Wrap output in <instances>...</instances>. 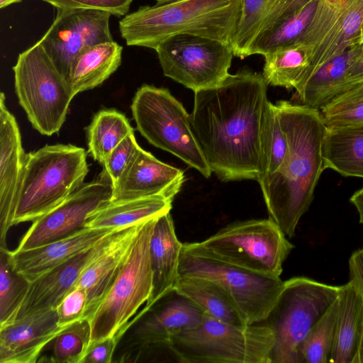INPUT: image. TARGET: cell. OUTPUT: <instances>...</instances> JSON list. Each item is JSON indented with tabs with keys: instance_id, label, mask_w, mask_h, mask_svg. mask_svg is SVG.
<instances>
[{
	"instance_id": "1",
	"label": "cell",
	"mask_w": 363,
	"mask_h": 363,
	"mask_svg": "<svg viewBox=\"0 0 363 363\" xmlns=\"http://www.w3.org/2000/svg\"><path fill=\"white\" fill-rule=\"evenodd\" d=\"M262 74L243 69L194 92L193 132L212 171L224 182L264 174L274 104Z\"/></svg>"
},
{
	"instance_id": "2",
	"label": "cell",
	"mask_w": 363,
	"mask_h": 363,
	"mask_svg": "<svg viewBox=\"0 0 363 363\" xmlns=\"http://www.w3.org/2000/svg\"><path fill=\"white\" fill-rule=\"evenodd\" d=\"M289 150L282 166L257 182L269 213L288 238L313 201L325 169L323 144L326 125L320 109L288 101L275 104Z\"/></svg>"
},
{
	"instance_id": "3",
	"label": "cell",
	"mask_w": 363,
	"mask_h": 363,
	"mask_svg": "<svg viewBox=\"0 0 363 363\" xmlns=\"http://www.w3.org/2000/svg\"><path fill=\"white\" fill-rule=\"evenodd\" d=\"M241 0H179L142 6L123 16L119 32L128 46L155 50L172 36L191 34L232 44Z\"/></svg>"
},
{
	"instance_id": "4",
	"label": "cell",
	"mask_w": 363,
	"mask_h": 363,
	"mask_svg": "<svg viewBox=\"0 0 363 363\" xmlns=\"http://www.w3.org/2000/svg\"><path fill=\"white\" fill-rule=\"evenodd\" d=\"M88 172L85 150L71 144L46 145L26 154L13 225L58 206L84 184Z\"/></svg>"
},
{
	"instance_id": "5",
	"label": "cell",
	"mask_w": 363,
	"mask_h": 363,
	"mask_svg": "<svg viewBox=\"0 0 363 363\" xmlns=\"http://www.w3.org/2000/svg\"><path fill=\"white\" fill-rule=\"evenodd\" d=\"M274 343L263 323L239 326L205 313L197 327L172 336L167 347L184 363H270Z\"/></svg>"
},
{
	"instance_id": "6",
	"label": "cell",
	"mask_w": 363,
	"mask_h": 363,
	"mask_svg": "<svg viewBox=\"0 0 363 363\" xmlns=\"http://www.w3.org/2000/svg\"><path fill=\"white\" fill-rule=\"evenodd\" d=\"M340 287L306 277L284 281L275 304L262 322L274 336L270 363H301L306 337L337 299Z\"/></svg>"
},
{
	"instance_id": "7",
	"label": "cell",
	"mask_w": 363,
	"mask_h": 363,
	"mask_svg": "<svg viewBox=\"0 0 363 363\" xmlns=\"http://www.w3.org/2000/svg\"><path fill=\"white\" fill-rule=\"evenodd\" d=\"M157 217L140 225L118 274L89 319L90 344L113 336L118 341L130 320L149 299L152 286L150 242Z\"/></svg>"
},
{
	"instance_id": "8",
	"label": "cell",
	"mask_w": 363,
	"mask_h": 363,
	"mask_svg": "<svg viewBox=\"0 0 363 363\" xmlns=\"http://www.w3.org/2000/svg\"><path fill=\"white\" fill-rule=\"evenodd\" d=\"M131 111L137 130L150 144L210 177L212 171L193 132L191 116L168 89L143 84Z\"/></svg>"
},
{
	"instance_id": "9",
	"label": "cell",
	"mask_w": 363,
	"mask_h": 363,
	"mask_svg": "<svg viewBox=\"0 0 363 363\" xmlns=\"http://www.w3.org/2000/svg\"><path fill=\"white\" fill-rule=\"evenodd\" d=\"M13 71L18 102L33 127L44 135L58 133L75 94L38 41L18 55Z\"/></svg>"
},
{
	"instance_id": "10",
	"label": "cell",
	"mask_w": 363,
	"mask_h": 363,
	"mask_svg": "<svg viewBox=\"0 0 363 363\" xmlns=\"http://www.w3.org/2000/svg\"><path fill=\"white\" fill-rule=\"evenodd\" d=\"M179 275L206 278L218 284L233 299L247 325L267 318L284 284L280 277L256 273L218 259L197 242L183 243Z\"/></svg>"
},
{
	"instance_id": "11",
	"label": "cell",
	"mask_w": 363,
	"mask_h": 363,
	"mask_svg": "<svg viewBox=\"0 0 363 363\" xmlns=\"http://www.w3.org/2000/svg\"><path fill=\"white\" fill-rule=\"evenodd\" d=\"M197 244L218 259L274 277L294 247L269 218L233 223Z\"/></svg>"
},
{
	"instance_id": "12",
	"label": "cell",
	"mask_w": 363,
	"mask_h": 363,
	"mask_svg": "<svg viewBox=\"0 0 363 363\" xmlns=\"http://www.w3.org/2000/svg\"><path fill=\"white\" fill-rule=\"evenodd\" d=\"M204 312L173 289L145 306L124 328L112 362H138L152 351L167 347L174 335L197 327Z\"/></svg>"
},
{
	"instance_id": "13",
	"label": "cell",
	"mask_w": 363,
	"mask_h": 363,
	"mask_svg": "<svg viewBox=\"0 0 363 363\" xmlns=\"http://www.w3.org/2000/svg\"><path fill=\"white\" fill-rule=\"evenodd\" d=\"M155 50L164 75L194 92L225 79L234 55L230 44L191 34L172 36Z\"/></svg>"
},
{
	"instance_id": "14",
	"label": "cell",
	"mask_w": 363,
	"mask_h": 363,
	"mask_svg": "<svg viewBox=\"0 0 363 363\" xmlns=\"http://www.w3.org/2000/svg\"><path fill=\"white\" fill-rule=\"evenodd\" d=\"M112 193L111 181L101 173L97 179L84 183L58 206L33 220L16 250L35 248L86 229L89 214L108 203Z\"/></svg>"
},
{
	"instance_id": "15",
	"label": "cell",
	"mask_w": 363,
	"mask_h": 363,
	"mask_svg": "<svg viewBox=\"0 0 363 363\" xmlns=\"http://www.w3.org/2000/svg\"><path fill=\"white\" fill-rule=\"evenodd\" d=\"M52 24L38 40L68 81L71 67L86 48L113 40L111 13L95 9H57Z\"/></svg>"
},
{
	"instance_id": "16",
	"label": "cell",
	"mask_w": 363,
	"mask_h": 363,
	"mask_svg": "<svg viewBox=\"0 0 363 363\" xmlns=\"http://www.w3.org/2000/svg\"><path fill=\"white\" fill-rule=\"evenodd\" d=\"M118 230L30 282L16 319L56 309L64 296L74 287L84 269L110 245Z\"/></svg>"
},
{
	"instance_id": "17",
	"label": "cell",
	"mask_w": 363,
	"mask_h": 363,
	"mask_svg": "<svg viewBox=\"0 0 363 363\" xmlns=\"http://www.w3.org/2000/svg\"><path fill=\"white\" fill-rule=\"evenodd\" d=\"M26 153L22 146L18 123L0 95V248L13 225L17 196L25 166Z\"/></svg>"
},
{
	"instance_id": "18",
	"label": "cell",
	"mask_w": 363,
	"mask_h": 363,
	"mask_svg": "<svg viewBox=\"0 0 363 363\" xmlns=\"http://www.w3.org/2000/svg\"><path fill=\"white\" fill-rule=\"evenodd\" d=\"M185 180L184 172L164 163L141 147L113 186L110 201L157 195L175 196Z\"/></svg>"
},
{
	"instance_id": "19",
	"label": "cell",
	"mask_w": 363,
	"mask_h": 363,
	"mask_svg": "<svg viewBox=\"0 0 363 363\" xmlns=\"http://www.w3.org/2000/svg\"><path fill=\"white\" fill-rule=\"evenodd\" d=\"M65 327L56 309L35 313L0 327V362L35 363L46 346Z\"/></svg>"
},
{
	"instance_id": "20",
	"label": "cell",
	"mask_w": 363,
	"mask_h": 363,
	"mask_svg": "<svg viewBox=\"0 0 363 363\" xmlns=\"http://www.w3.org/2000/svg\"><path fill=\"white\" fill-rule=\"evenodd\" d=\"M117 230L90 228L68 238L24 250H9L15 269L30 282L50 269L92 247Z\"/></svg>"
},
{
	"instance_id": "21",
	"label": "cell",
	"mask_w": 363,
	"mask_h": 363,
	"mask_svg": "<svg viewBox=\"0 0 363 363\" xmlns=\"http://www.w3.org/2000/svg\"><path fill=\"white\" fill-rule=\"evenodd\" d=\"M143 223L119 230L110 245L81 274L74 287L82 288L86 293L84 319L89 320L106 295Z\"/></svg>"
},
{
	"instance_id": "22",
	"label": "cell",
	"mask_w": 363,
	"mask_h": 363,
	"mask_svg": "<svg viewBox=\"0 0 363 363\" xmlns=\"http://www.w3.org/2000/svg\"><path fill=\"white\" fill-rule=\"evenodd\" d=\"M182 245L176 235L170 213L158 216L150 242L152 286L145 306L174 289L179 277Z\"/></svg>"
},
{
	"instance_id": "23",
	"label": "cell",
	"mask_w": 363,
	"mask_h": 363,
	"mask_svg": "<svg viewBox=\"0 0 363 363\" xmlns=\"http://www.w3.org/2000/svg\"><path fill=\"white\" fill-rule=\"evenodd\" d=\"M352 45L316 69L296 89L297 104L320 109L343 88L349 69L360 52Z\"/></svg>"
},
{
	"instance_id": "24",
	"label": "cell",
	"mask_w": 363,
	"mask_h": 363,
	"mask_svg": "<svg viewBox=\"0 0 363 363\" xmlns=\"http://www.w3.org/2000/svg\"><path fill=\"white\" fill-rule=\"evenodd\" d=\"M174 196L157 195L109 201L89 214L86 226L120 230L169 212Z\"/></svg>"
},
{
	"instance_id": "25",
	"label": "cell",
	"mask_w": 363,
	"mask_h": 363,
	"mask_svg": "<svg viewBox=\"0 0 363 363\" xmlns=\"http://www.w3.org/2000/svg\"><path fill=\"white\" fill-rule=\"evenodd\" d=\"M363 329V294L351 279L340 287L330 363H354Z\"/></svg>"
},
{
	"instance_id": "26",
	"label": "cell",
	"mask_w": 363,
	"mask_h": 363,
	"mask_svg": "<svg viewBox=\"0 0 363 363\" xmlns=\"http://www.w3.org/2000/svg\"><path fill=\"white\" fill-rule=\"evenodd\" d=\"M323 157L325 169L363 179V123L327 126Z\"/></svg>"
},
{
	"instance_id": "27",
	"label": "cell",
	"mask_w": 363,
	"mask_h": 363,
	"mask_svg": "<svg viewBox=\"0 0 363 363\" xmlns=\"http://www.w3.org/2000/svg\"><path fill=\"white\" fill-rule=\"evenodd\" d=\"M123 47L114 40L91 45L74 60L68 82L75 94L101 85L121 64Z\"/></svg>"
},
{
	"instance_id": "28",
	"label": "cell",
	"mask_w": 363,
	"mask_h": 363,
	"mask_svg": "<svg viewBox=\"0 0 363 363\" xmlns=\"http://www.w3.org/2000/svg\"><path fill=\"white\" fill-rule=\"evenodd\" d=\"M174 289L196 303L204 313L235 325H247L233 299L216 282L199 277L179 275Z\"/></svg>"
},
{
	"instance_id": "29",
	"label": "cell",
	"mask_w": 363,
	"mask_h": 363,
	"mask_svg": "<svg viewBox=\"0 0 363 363\" xmlns=\"http://www.w3.org/2000/svg\"><path fill=\"white\" fill-rule=\"evenodd\" d=\"M262 75L268 84L297 89L303 82L311 63V54L303 45L281 47L263 55Z\"/></svg>"
},
{
	"instance_id": "30",
	"label": "cell",
	"mask_w": 363,
	"mask_h": 363,
	"mask_svg": "<svg viewBox=\"0 0 363 363\" xmlns=\"http://www.w3.org/2000/svg\"><path fill=\"white\" fill-rule=\"evenodd\" d=\"M362 35L363 0H352L339 21L313 51L311 66L304 80L322 64L350 46L359 43Z\"/></svg>"
},
{
	"instance_id": "31",
	"label": "cell",
	"mask_w": 363,
	"mask_h": 363,
	"mask_svg": "<svg viewBox=\"0 0 363 363\" xmlns=\"http://www.w3.org/2000/svg\"><path fill=\"white\" fill-rule=\"evenodd\" d=\"M134 133L128 120L115 109L96 113L87 128L88 151L103 164L110 152L129 134Z\"/></svg>"
},
{
	"instance_id": "32",
	"label": "cell",
	"mask_w": 363,
	"mask_h": 363,
	"mask_svg": "<svg viewBox=\"0 0 363 363\" xmlns=\"http://www.w3.org/2000/svg\"><path fill=\"white\" fill-rule=\"evenodd\" d=\"M30 286L12 264L9 250L0 248V327L13 322Z\"/></svg>"
},
{
	"instance_id": "33",
	"label": "cell",
	"mask_w": 363,
	"mask_h": 363,
	"mask_svg": "<svg viewBox=\"0 0 363 363\" xmlns=\"http://www.w3.org/2000/svg\"><path fill=\"white\" fill-rule=\"evenodd\" d=\"M279 0H241L239 22L232 42L233 55L248 57L250 48L264 21Z\"/></svg>"
},
{
	"instance_id": "34",
	"label": "cell",
	"mask_w": 363,
	"mask_h": 363,
	"mask_svg": "<svg viewBox=\"0 0 363 363\" xmlns=\"http://www.w3.org/2000/svg\"><path fill=\"white\" fill-rule=\"evenodd\" d=\"M317 4L318 0H311L268 36L255 43L250 49L249 56L264 55L277 48L297 43L309 26Z\"/></svg>"
},
{
	"instance_id": "35",
	"label": "cell",
	"mask_w": 363,
	"mask_h": 363,
	"mask_svg": "<svg viewBox=\"0 0 363 363\" xmlns=\"http://www.w3.org/2000/svg\"><path fill=\"white\" fill-rule=\"evenodd\" d=\"M339 311V297L306 337L301 363H330Z\"/></svg>"
},
{
	"instance_id": "36",
	"label": "cell",
	"mask_w": 363,
	"mask_h": 363,
	"mask_svg": "<svg viewBox=\"0 0 363 363\" xmlns=\"http://www.w3.org/2000/svg\"><path fill=\"white\" fill-rule=\"evenodd\" d=\"M320 111L328 127L363 123V79L344 89Z\"/></svg>"
},
{
	"instance_id": "37",
	"label": "cell",
	"mask_w": 363,
	"mask_h": 363,
	"mask_svg": "<svg viewBox=\"0 0 363 363\" xmlns=\"http://www.w3.org/2000/svg\"><path fill=\"white\" fill-rule=\"evenodd\" d=\"M91 335L90 323L86 319L66 326L50 342L52 354L48 362L81 363L89 346Z\"/></svg>"
},
{
	"instance_id": "38",
	"label": "cell",
	"mask_w": 363,
	"mask_h": 363,
	"mask_svg": "<svg viewBox=\"0 0 363 363\" xmlns=\"http://www.w3.org/2000/svg\"><path fill=\"white\" fill-rule=\"evenodd\" d=\"M352 1V0H318L310 25L297 43L305 45L309 50L311 57L313 51L339 21Z\"/></svg>"
},
{
	"instance_id": "39",
	"label": "cell",
	"mask_w": 363,
	"mask_h": 363,
	"mask_svg": "<svg viewBox=\"0 0 363 363\" xmlns=\"http://www.w3.org/2000/svg\"><path fill=\"white\" fill-rule=\"evenodd\" d=\"M140 147L138 145L134 133L126 136L107 156L103 162L101 172L107 177L113 186L128 167Z\"/></svg>"
},
{
	"instance_id": "40",
	"label": "cell",
	"mask_w": 363,
	"mask_h": 363,
	"mask_svg": "<svg viewBox=\"0 0 363 363\" xmlns=\"http://www.w3.org/2000/svg\"><path fill=\"white\" fill-rule=\"evenodd\" d=\"M288 150V141L281 128L274 104V111L267 141L266 168L264 175L272 174L282 166L286 158Z\"/></svg>"
},
{
	"instance_id": "41",
	"label": "cell",
	"mask_w": 363,
	"mask_h": 363,
	"mask_svg": "<svg viewBox=\"0 0 363 363\" xmlns=\"http://www.w3.org/2000/svg\"><path fill=\"white\" fill-rule=\"evenodd\" d=\"M57 9H95L123 17L128 13L133 0H42Z\"/></svg>"
},
{
	"instance_id": "42",
	"label": "cell",
	"mask_w": 363,
	"mask_h": 363,
	"mask_svg": "<svg viewBox=\"0 0 363 363\" xmlns=\"http://www.w3.org/2000/svg\"><path fill=\"white\" fill-rule=\"evenodd\" d=\"M86 303V291L80 287H73L56 308L58 325L66 327L84 319Z\"/></svg>"
},
{
	"instance_id": "43",
	"label": "cell",
	"mask_w": 363,
	"mask_h": 363,
	"mask_svg": "<svg viewBox=\"0 0 363 363\" xmlns=\"http://www.w3.org/2000/svg\"><path fill=\"white\" fill-rule=\"evenodd\" d=\"M117 343L113 336L90 344L81 363H111Z\"/></svg>"
},
{
	"instance_id": "44",
	"label": "cell",
	"mask_w": 363,
	"mask_h": 363,
	"mask_svg": "<svg viewBox=\"0 0 363 363\" xmlns=\"http://www.w3.org/2000/svg\"><path fill=\"white\" fill-rule=\"evenodd\" d=\"M350 279L352 280L363 294V253L361 249L352 252L349 262Z\"/></svg>"
},
{
	"instance_id": "45",
	"label": "cell",
	"mask_w": 363,
	"mask_h": 363,
	"mask_svg": "<svg viewBox=\"0 0 363 363\" xmlns=\"http://www.w3.org/2000/svg\"><path fill=\"white\" fill-rule=\"evenodd\" d=\"M360 43L362 44L360 52L349 69L344 86L341 91L351 84L363 79V40Z\"/></svg>"
},
{
	"instance_id": "46",
	"label": "cell",
	"mask_w": 363,
	"mask_h": 363,
	"mask_svg": "<svg viewBox=\"0 0 363 363\" xmlns=\"http://www.w3.org/2000/svg\"><path fill=\"white\" fill-rule=\"evenodd\" d=\"M350 201L358 213L359 223L363 224V187L357 190L352 195Z\"/></svg>"
},
{
	"instance_id": "47",
	"label": "cell",
	"mask_w": 363,
	"mask_h": 363,
	"mask_svg": "<svg viewBox=\"0 0 363 363\" xmlns=\"http://www.w3.org/2000/svg\"><path fill=\"white\" fill-rule=\"evenodd\" d=\"M354 363H363V329L362 331L358 349L354 360Z\"/></svg>"
},
{
	"instance_id": "48",
	"label": "cell",
	"mask_w": 363,
	"mask_h": 363,
	"mask_svg": "<svg viewBox=\"0 0 363 363\" xmlns=\"http://www.w3.org/2000/svg\"><path fill=\"white\" fill-rule=\"evenodd\" d=\"M23 0H0V8H6L13 4L19 3Z\"/></svg>"
},
{
	"instance_id": "49",
	"label": "cell",
	"mask_w": 363,
	"mask_h": 363,
	"mask_svg": "<svg viewBox=\"0 0 363 363\" xmlns=\"http://www.w3.org/2000/svg\"><path fill=\"white\" fill-rule=\"evenodd\" d=\"M176 1H179V0H156V2H157V4H166V3Z\"/></svg>"
},
{
	"instance_id": "50",
	"label": "cell",
	"mask_w": 363,
	"mask_h": 363,
	"mask_svg": "<svg viewBox=\"0 0 363 363\" xmlns=\"http://www.w3.org/2000/svg\"><path fill=\"white\" fill-rule=\"evenodd\" d=\"M361 251H362V252L363 253V246H362V247L361 248Z\"/></svg>"
},
{
	"instance_id": "51",
	"label": "cell",
	"mask_w": 363,
	"mask_h": 363,
	"mask_svg": "<svg viewBox=\"0 0 363 363\" xmlns=\"http://www.w3.org/2000/svg\"><path fill=\"white\" fill-rule=\"evenodd\" d=\"M362 40H363V35H362V39H361V41H362Z\"/></svg>"
}]
</instances>
